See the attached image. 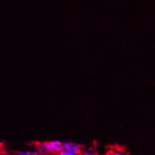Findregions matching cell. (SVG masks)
<instances>
[{
	"label": "cell",
	"instance_id": "obj_6",
	"mask_svg": "<svg viewBox=\"0 0 155 155\" xmlns=\"http://www.w3.org/2000/svg\"><path fill=\"white\" fill-rule=\"evenodd\" d=\"M81 155H94V154H92V153H91V152H83V153H82Z\"/></svg>",
	"mask_w": 155,
	"mask_h": 155
},
{
	"label": "cell",
	"instance_id": "obj_2",
	"mask_svg": "<svg viewBox=\"0 0 155 155\" xmlns=\"http://www.w3.org/2000/svg\"><path fill=\"white\" fill-rule=\"evenodd\" d=\"M63 148L65 151H69V152L74 153V154H82V148L80 145L74 142H68L63 143Z\"/></svg>",
	"mask_w": 155,
	"mask_h": 155
},
{
	"label": "cell",
	"instance_id": "obj_4",
	"mask_svg": "<svg viewBox=\"0 0 155 155\" xmlns=\"http://www.w3.org/2000/svg\"><path fill=\"white\" fill-rule=\"evenodd\" d=\"M17 154H18L19 155H34V154H28L27 151H18V152H17Z\"/></svg>",
	"mask_w": 155,
	"mask_h": 155
},
{
	"label": "cell",
	"instance_id": "obj_7",
	"mask_svg": "<svg viewBox=\"0 0 155 155\" xmlns=\"http://www.w3.org/2000/svg\"><path fill=\"white\" fill-rule=\"evenodd\" d=\"M107 155H113V154H112V153H111V152H110V153H109L108 154H107Z\"/></svg>",
	"mask_w": 155,
	"mask_h": 155
},
{
	"label": "cell",
	"instance_id": "obj_8",
	"mask_svg": "<svg viewBox=\"0 0 155 155\" xmlns=\"http://www.w3.org/2000/svg\"><path fill=\"white\" fill-rule=\"evenodd\" d=\"M1 148H2V144L0 143V150H1Z\"/></svg>",
	"mask_w": 155,
	"mask_h": 155
},
{
	"label": "cell",
	"instance_id": "obj_5",
	"mask_svg": "<svg viewBox=\"0 0 155 155\" xmlns=\"http://www.w3.org/2000/svg\"><path fill=\"white\" fill-rule=\"evenodd\" d=\"M111 153L113 155H126L121 152H115V151H111Z\"/></svg>",
	"mask_w": 155,
	"mask_h": 155
},
{
	"label": "cell",
	"instance_id": "obj_1",
	"mask_svg": "<svg viewBox=\"0 0 155 155\" xmlns=\"http://www.w3.org/2000/svg\"><path fill=\"white\" fill-rule=\"evenodd\" d=\"M38 148L41 154L42 153H54L58 154L64 150L63 143L59 141H50L38 144Z\"/></svg>",
	"mask_w": 155,
	"mask_h": 155
},
{
	"label": "cell",
	"instance_id": "obj_3",
	"mask_svg": "<svg viewBox=\"0 0 155 155\" xmlns=\"http://www.w3.org/2000/svg\"><path fill=\"white\" fill-rule=\"evenodd\" d=\"M58 155H80V154H74V153L69 152V151H65V150H62V151H60V152L58 153Z\"/></svg>",
	"mask_w": 155,
	"mask_h": 155
}]
</instances>
